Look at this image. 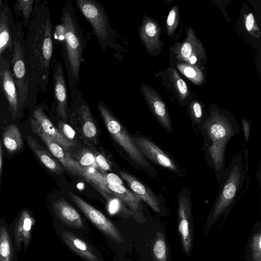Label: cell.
<instances>
[{
    "mask_svg": "<svg viewBox=\"0 0 261 261\" xmlns=\"http://www.w3.org/2000/svg\"><path fill=\"white\" fill-rule=\"evenodd\" d=\"M27 28L25 49L31 80L36 87L45 93L53 50V27L49 7L45 2L35 1Z\"/></svg>",
    "mask_w": 261,
    "mask_h": 261,
    "instance_id": "1",
    "label": "cell"
},
{
    "mask_svg": "<svg viewBox=\"0 0 261 261\" xmlns=\"http://www.w3.org/2000/svg\"><path fill=\"white\" fill-rule=\"evenodd\" d=\"M76 16L72 3L68 1L62 9L61 24L55 31V35L62 41L61 54L70 90L77 88L86 45V39Z\"/></svg>",
    "mask_w": 261,
    "mask_h": 261,
    "instance_id": "2",
    "label": "cell"
},
{
    "mask_svg": "<svg viewBox=\"0 0 261 261\" xmlns=\"http://www.w3.org/2000/svg\"><path fill=\"white\" fill-rule=\"evenodd\" d=\"M245 170L242 155L238 154L225 169L219 191L204 226L207 234L222 215L229 211L244 184Z\"/></svg>",
    "mask_w": 261,
    "mask_h": 261,
    "instance_id": "3",
    "label": "cell"
},
{
    "mask_svg": "<svg viewBox=\"0 0 261 261\" xmlns=\"http://www.w3.org/2000/svg\"><path fill=\"white\" fill-rule=\"evenodd\" d=\"M16 23V35L9 63L20 109L29 98L31 77L25 54L24 33L21 20H17Z\"/></svg>",
    "mask_w": 261,
    "mask_h": 261,
    "instance_id": "4",
    "label": "cell"
},
{
    "mask_svg": "<svg viewBox=\"0 0 261 261\" xmlns=\"http://www.w3.org/2000/svg\"><path fill=\"white\" fill-rule=\"evenodd\" d=\"M239 126L234 117L217 106H212L201 132L205 142H227L236 136Z\"/></svg>",
    "mask_w": 261,
    "mask_h": 261,
    "instance_id": "5",
    "label": "cell"
},
{
    "mask_svg": "<svg viewBox=\"0 0 261 261\" xmlns=\"http://www.w3.org/2000/svg\"><path fill=\"white\" fill-rule=\"evenodd\" d=\"M75 3L79 10L91 24L102 50H106L108 47H115L114 33L102 5L92 0H75Z\"/></svg>",
    "mask_w": 261,
    "mask_h": 261,
    "instance_id": "6",
    "label": "cell"
},
{
    "mask_svg": "<svg viewBox=\"0 0 261 261\" xmlns=\"http://www.w3.org/2000/svg\"><path fill=\"white\" fill-rule=\"evenodd\" d=\"M97 107L105 124L115 141L122 148L132 160L138 165L149 168L155 174V170L139 150L123 125L116 119L107 105L102 101Z\"/></svg>",
    "mask_w": 261,
    "mask_h": 261,
    "instance_id": "7",
    "label": "cell"
},
{
    "mask_svg": "<svg viewBox=\"0 0 261 261\" xmlns=\"http://www.w3.org/2000/svg\"><path fill=\"white\" fill-rule=\"evenodd\" d=\"M177 231L182 251L190 257L193 247L194 226L191 193L186 188L177 197Z\"/></svg>",
    "mask_w": 261,
    "mask_h": 261,
    "instance_id": "8",
    "label": "cell"
},
{
    "mask_svg": "<svg viewBox=\"0 0 261 261\" xmlns=\"http://www.w3.org/2000/svg\"><path fill=\"white\" fill-rule=\"evenodd\" d=\"M187 36L181 42H176L169 47V51L176 62H182L204 69L207 61L205 48L196 35L192 27L186 28Z\"/></svg>",
    "mask_w": 261,
    "mask_h": 261,
    "instance_id": "9",
    "label": "cell"
},
{
    "mask_svg": "<svg viewBox=\"0 0 261 261\" xmlns=\"http://www.w3.org/2000/svg\"><path fill=\"white\" fill-rule=\"evenodd\" d=\"M31 125L33 132L44 143L50 153L61 163L64 168L70 174L83 178L87 182L96 187L95 179L86 169L82 168L77 162L65 152L59 144L46 135L40 128L38 123L31 118Z\"/></svg>",
    "mask_w": 261,
    "mask_h": 261,
    "instance_id": "10",
    "label": "cell"
},
{
    "mask_svg": "<svg viewBox=\"0 0 261 261\" xmlns=\"http://www.w3.org/2000/svg\"><path fill=\"white\" fill-rule=\"evenodd\" d=\"M133 140L145 157L174 174L182 175L183 172L177 162L151 140L143 137L133 138Z\"/></svg>",
    "mask_w": 261,
    "mask_h": 261,
    "instance_id": "11",
    "label": "cell"
},
{
    "mask_svg": "<svg viewBox=\"0 0 261 261\" xmlns=\"http://www.w3.org/2000/svg\"><path fill=\"white\" fill-rule=\"evenodd\" d=\"M69 194L85 215L99 230L118 243L124 242L120 232L116 226L100 211L94 208L73 192L70 191Z\"/></svg>",
    "mask_w": 261,
    "mask_h": 261,
    "instance_id": "12",
    "label": "cell"
},
{
    "mask_svg": "<svg viewBox=\"0 0 261 261\" xmlns=\"http://www.w3.org/2000/svg\"><path fill=\"white\" fill-rule=\"evenodd\" d=\"M16 23L7 2L0 9V60L2 57L10 61L16 35Z\"/></svg>",
    "mask_w": 261,
    "mask_h": 261,
    "instance_id": "13",
    "label": "cell"
},
{
    "mask_svg": "<svg viewBox=\"0 0 261 261\" xmlns=\"http://www.w3.org/2000/svg\"><path fill=\"white\" fill-rule=\"evenodd\" d=\"M140 89L148 108L160 125L167 133H172L168 107L162 97L152 87L145 83L140 86Z\"/></svg>",
    "mask_w": 261,
    "mask_h": 261,
    "instance_id": "14",
    "label": "cell"
},
{
    "mask_svg": "<svg viewBox=\"0 0 261 261\" xmlns=\"http://www.w3.org/2000/svg\"><path fill=\"white\" fill-rule=\"evenodd\" d=\"M53 92L59 116L66 121L68 119V93L62 62L52 57Z\"/></svg>",
    "mask_w": 261,
    "mask_h": 261,
    "instance_id": "15",
    "label": "cell"
},
{
    "mask_svg": "<svg viewBox=\"0 0 261 261\" xmlns=\"http://www.w3.org/2000/svg\"><path fill=\"white\" fill-rule=\"evenodd\" d=\"M138 32L140 40L147 51L154 57L158 56L164 44L161 40V29L158 21L144 15Z\"/></svg>",
    "mask_w": 261,
    "mask_h": 261,
    "instance_id": "16",
    "label": "cell"
},
{
    "mask_svg": "<svg viewBox=\"0 0 261 261\" xmlns=\"http://www.w3.org/2000/svg\"><path fill=\"white\" fill-rule=\"evenodd\" d=\"M120 174L133 192L146 202L154 212L160 216L167 215L168 211L164 204L163 198H160L155 195L147 186L128 173L121 171Z\"/></svg>",
    "mask_w": 261,
    "mask_h": 261,
    "instance_id": "17",
    "label": "cell"
},
{
    "mask_svg": "<svg viewBox=\"0 0 261 261\" xmlns=\"http://www.w3.org/2000/svg\"><path fill=\"white\" fill-rule=\"evenodd\" d=\"M0 86L7 100L10 111L15 119L18 116L20 110L17 90L9 61L3 57L0 60Z\"/></svg>",
    "mask_w": 261,
    "mask_h": 261,
    "instance_id": "18",
    "label": "cell"
},
{
    "mask_svg": "<svg viewBox=\"0 0 261 261\" xmlns=\"http://www.w3.org/2000/svg\"><path fill=\"white\" fill-rule=\"evenodd\" d=\"M160 74L163 77L165 86L171 91L179 103L188 105L191 100V92L185 82L180 77L174 67H169Z\"/></svg>",
    "mask_w": 261,
    "mask_h": 261,
    "instance_id": "19",
    "label": "cell"
},
{
    "mask_svg": "<svg viewBox=\"0 0 261 261\" xmlns=\"http://www.w3.org/2000/svg\"><path fill=\"white\" fill-rule=\"evenodd\" d=\"M227 144V142H203V149L206 160L219 181H221L225 171V155Z\"/></svg>",
    "mask_w": 261,
    "mask_h": 261,
    "instance_id": "20",
    "label": "cell"
},
{
    "mask_svg": "<svg viewBox=\"0 0 261 261\" xmlns=\"http://www.w3.org/2000/svg\"><path fill=\"white\" fill-rule=\"evenodd\" d=\"M106 187L111 193L125 203L129 208L135 218L140 223L146 219L142 213L141 199L123 185H113L105 181Z\"/></svg>",
    "mask_w": 261,
    "mask_h": 261,
    "instance_id": "21",
    "label": "cell"
},
{
    "mask_svg": "<svg viewBox=\"0 0 261 261\" xmlns=\"http://www.w3.org/2000/svg\"><path fill=\"white\" fill-rule=\"evenodd\" d=\"M33 119L38 123L41 129L52 138L63 148L66 149L73 145L57 128L45 114L40 107H37L33 112Z\"/></svg>",
    "mask_w": 261,
    "mask_h": 261,
    "instance_id": "22",
    "label": "cell"
},
{
    "mask_svg": "<svg viewBox=\"0 0 261 261\" xmlns=\"http://www.w3.org/2000/svg\"><path fill=\"white\" fill-rule=\"evenodd\" d=\"M53 209L58 218L66 225L76 228L84 227L79 213L64 199L56 200L53 204Z\"/></svg>",
    "mask_w": 261,
    "mask_h": 261,
    "instance_id": "23",
    "label": "cell"
},
{
    "mask_svg": "<svg viewBox=\"0 0 261 261\" xmlns=\"http://www.w3.org/2000/svg\"><path fill=\"white\" fill-rule=\"evenodd\" d=\"M61 236L65 244L81 257L87 261H98L92 248L72 232L63 230Z\"/></svg>",
    "mask_w": 261,
    "mask_h": 261,
    "instance_id": "24",
    "label": "cell"
},
{
    "mask_svg": "<svg viewBox=\"0 0 261 261\" xmlns=\"http://www.w3.org/2000/svg\"><path fill=\"white\" fill-rule=\"evenodd\" d=\"M27 139L28 145L32 151L47 169L58 174L64 171L65 168L51 155L50 153L40 146L34 138L28 136Z\"/></svg>",
    "mask_w": 261,
    "mask_h": 261,
    "instance_id": "25",
    "label": "cell"
},
{
    "mask_svg": "<svg viewBox=\"0 0 261 261\" xmlns=\"http://www.w3.org/2000/svg\"><path fill=\"white\" fill-rule=\"evenodd\" d=\"M247 261H261V223L254 225L248 238L245 250Z\"/></svg>",
    "mask_w": 261,
    "mask_h": 261,
    "instance_id": "26",
    "label": "cell"
},
{
    "mask_svg": "<svg viewBox=\"0 0 261 261\" xmlns=\"http://www.w3.org/2000/svg\"><path fill=\"white\" fill-rule=\"evenodd\" d=\"M33 223V220L29 212L27 210L23 211L15 229V241L18 246H20L22 241L25 247L29 244Z\"/></svg>",
    "mask_w": 261,
    "mask_h": 261,
    "instance_id": "27",
    "label": "cell"
},
{
    "mask_svg": "<svg viewBox=\"0 0 261 261\" xmlns=\"http://www.w3.org/2000/svg\"><path fill=\"white\" fill-rule=\"evenodd\" d=\"M2 139L5 148L10 153L17 152L23 146L21 134L14 124L7 126L3 133Z\"/></svg>",
    "mask_w": 261,
    "mask_h": 261,
    "instance_id": "28",
    "label": "cell"
},
{
    "mask_svg": "<svg viewBox=\"0 0 261 261\" xmlns=\"http://www.w3.org/2000/svg\"><path fill=\"white\" fill-rule=\"evenodd\" d=\"M176 66L178 70L193 84L199 86L204 82L205 76L204 69L182 62H176Z\"/></svg>",
    "mask_w": 261,
    "mask_h": 261,
    "instance_id": "29",
    "label": "cell"
},
{
    "mask_svg": "<svg viewBox=\"0 0 261 261\" xmlns=\"http://www.w3.org/2000/svg\"><path fill=\"white\" fill-rule=\"evenodd\" d=\"M188 112L193 123L201 133L203 124L208 117L201 103L197 100H192L188 105Z\"/></svg>",
    "mask_w": 261,
    "mask_h": 261,
    "instance_id": "30",
    "label": "cell"
},
{
    "mask_svg": "<svg viewBox=\"0 0 261 261\" xmlns=\"http://www.w3.org/2000/svg\"><path fill=\"white\" fill-rule=\"evenodd\" d=\"M35 0H17L14 7L16 15H20L22 27L27 28L33 11Z\"/></svg>",
    "mask_w": 261,
    "mask_h": 261,
    "instance_id": "31",
    "label": "cell"
},
{
    "mask_svg": "<svg viewBox=\"0 0 261 261\" xmlns=\"http://www.w3.org/2000/svg\"><path fill=\"white\" fill-rule=\"evenodd\" d=\"M13 248L6 228L0 227V261H11Z\"/></svg>",
    "mask_w": 261,
    "mask_h": 261,
    "instance_id": "32",
    "label": "cell"
},
{
    "mask_svg": "<svg viewBox=\"0 0 261 261\" xmlns=\"http://www.w3.org/2000/svg\"><path fill=\"white\" fill-rule=\"evenodd\" d=\"M180 21L179 9L174 5L170 10L166 21V30L168 36L173 37Z\"/></svg>",
    "mask_w": 261,
    "mask_h": 261,
    "instance_id": "33",
    "label": "cell"
},
{
    "mask_svg": "<svg viewBox=\"0 0 261 261\" xmlns=\"http://www.w3.org/2000/svg\"><path fill=\"white\" fill-rule=\"evenodd\" d=\"M77 163L83 168L97 167L94 154L89 151H85L81 154Z\"/></svg>",
    "mask_w": 261,
    "mask_h": 261,
    "instance_id": "34",
    "label": "cell"
},
{
    "mask_svg": "<svg viewBox=\"0 0 261 261\" xmlns=\"http://www.w3.org/2000/svg\"><path fill=\"white\" fill-rule=\"evenodd\" d=\"M245 26L250 34L256 37L260 36V31L252 13H249L247 16L245 20Z\"/></svg>",
    "mask_w": 261,
    "mask_h": 261,
    "instance_id": "35",
    "label": "cell"
},
{
    "mask_svg": "<svg viewBox=\"0 0 261 261\" xmlns=\"http://www.w3.org/2000/svg\"><path fill=\"white\" fill-rule=\"evenodd\" d=\"M59 130L61 134L70 142L73 143L72 140L75 137L74 130L68 124L64 122L60 121L59 123Z\"/></svg>",
    "mask_w": 261,
    "mask_h": 261,
    "instance_id": "36",
    "label": "cell"
},
{
    "mask_svg": "<svg viewBox=\"0 0 261 261\" xmlns=\"http://www.w3.org/2000/svg\"><path fill=\"white\" fill-rule=\"evenodd\" d=\"M105 181L113 185H122L121 179L116 174L112 173L102 175Z\"/></svg>",
    "mask_w": 261,
    "mask_h": 261,
    "instance_id": "37",
    "label": "cell"
},
{
    "mask_svg": "<svg viewBox=\"0 0 261 261\" xmlns=\"http://www.w3.org/2000/svg\"><path fill=\"white\" fill-rule=\"evenodd\" d=\"M95 157L96 163L103 170H110V166L105 158L101 154H97Z\"/></svg>",
    "mask_w": 261,
    "mask_h": 261,
    "instance_id": "38",
    "label": "cell"
},
{
    "mask_svg": "<svg viewBox=\"0 0 261 261\" xmlns=\"http://www.w3.org/2000/svg\"><path fill=\"white\" fill-rule=\"evenodd\" d=\"M242 124L245 140L247 143L250 136L251 121L242 119Z\"/></svg>",
    "mask_w": 261,
    "mask_h": 261,
    "instance_id": "39",
    "label": "cell"
},
{
    "mask_svg": "<svg viewBox=\"0 0 261 261\" xmlns=\"http://www.w3.org/2000/svg\"><path fill=\"white\" fill-rule=\"evenodd\" d=\"M2 159H3V149H2V143L0 141V181H1V173H2Z\"/></svg>",
    "mask_w": 261,
    "mask_h": 261,
    "instance_id": "40",
    "label": "cell"
},
{
    "mask_svg": "<svg viewBox=\"0 0 261 261\" xmlns=\"http://www.w3.org/2000/svg\"><path fill=\"white\" fill-rule=\"evenodd\" d=\"M3 3H4V2L2 0H0V9L1 8V7L2 6Z\"/></svg>",
    "mask_w": 261,
    "mask_h": 261,
    "instance_id": "41",
    "label": "cell"
}]
</instances>
